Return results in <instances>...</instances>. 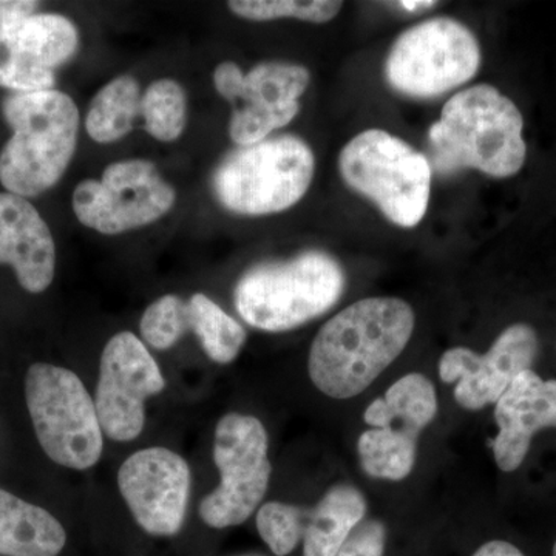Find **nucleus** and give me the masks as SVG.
<instances>
[{
    "mask_svg": "<svg viewBox=\"0 0 556 556\" xmlns=\"http://www.w3.org/2000/svg\"><path fill=\"white\" fill-rule=\"evenodd\" d=\"M493 456L500 470L510 473L525 463L538 431L556 428V380H543L533 369L514 379L495 404Z\"/></svg>",
    "mask_w": 556,
    "mask_h": 556,
    "instance_id": "obj_16",
    "label": "nucleus"
},
{
    "mask_svg": "<svg viewBox=\"0 0 556 556\" xmlns=\"http://www.w3.org/2000/svg\"><path fill=\"white\" fill-rule=\"evenodd\" d=\"M481 47L475 33L453 17H433L402 33L388 51L391 89L415 100H431L477 76Z\"/></svg>",
    "mask_w": 556,
    "mask_h": 556,
    "instance_id": "obj_8",
    "label": "nucleus"
},
{
    "mask_svg": "<svg viewBox=\"0 0 556 556\" xmlns=\"http://www.w3.org/2000/svg\"><path fill=\"white\" fill-rule=\"evenodd\" d=\"M262 540L278 556L291 554L302 540V507L292 504H263L257 514Z\"/></svg>",
    "mask_w": 556,
    "mask_h": 556,
    "instance_id": "obj_27",
    "label": "nucleus"
},
{
    "mask_svg": "<svg viewBox=\"0 0 556 556\" xmlns=\"http://www.w3.org/2000/svg\"><path fill=\"white\" fill-rule=\"evenodd\" d=\"M309 83V70L292 62H262L247 75L236 62L218 64L215 89L233 109L230 139L239 148H247L287 127L299 115L300 98Z\"/></svg>",
    "mask_w": 556,
    "mask_h": 556,
    "instance_id": "obj_10",
    "label": "nucleus"
},
{
    "mask_svg": "<svg viewBox=\"0 0 556 556\" xmlns=\"http://www.w3.org/2000/svg\"><path fill=\"white\" fill-rule=\"evenodd\" d=\"M72 201L84 226L119 236L164 217L174 207L177 192L155 164L137 159L109 164L100 179H84Z\"/></svg>",
    "mask_w": 556,
    "mask_h": 556,
    "instance_id": "obj_11",
    "label": "nucleus"
},
{
    "mask_svg": "<svg viewBox=\"0 0 556 556\" xmlns=\"http://www.w3.org/2000/svg\"><path fill=\"white\" fill-rule=\"evenodd\" d=\"M316 172L313 150L295 135H280L229 152L212 177L215 199L233 214L262 217L298 204Z\"/></svg>",
    "mask_w": 556,
    "mask_h": 556,
    "instance_id": "obj_5",
    "label": "nucleus"
},
{
    "mask_svg": "<svg viewBox=\"0 0 556 556\" xmlns=\"http://www.w3.org/2000/svg\"><path fill=\"white\" fill-rule=\"evenodd\" d=\"M79 33L61 14L0 24V87L14 93L53 90L54 70L75 56Z\"/></svg>",
    "mask_w": 556,
    "mask_h": 556,
    "instance_id": "obj_14",
    "label": "nucleus"
},
{
    "mask_svg": "<svg viewBox=\"0 0 556 556\" xmlns=\"http://www.w3.org/2000/svg\"><path fill=\"white\" fill-rule=\"evenodd\" d=\"M13 135L0 152V185L30 199L53 188L75 155L79 134L76 102L58 90L13 93L2 102Z\"/></svg>",
    "mask_w": 556,
    "mask_h": 556,
    "instance_id": "obj_3",
    "label": "nucleus"
},
{
    "mask_svg": "<svg viewBox=\"0 0 556 556\" xmlns=\"http://www.w3.org/2000/svg\"><path fill=\"white\" fill-rule=\"evenodd\" d=\"M473 556H526L514 544L507 541L493 540L478 548Z\"/></svg>",
    "mask_w": 556,
    "mask_h": 556,
    "instance_id": "obj_30",
    "label": "nucleus"
},
{
    "mask_svg": "<svg viewBox=\"0 0 556 556\" xmlns=\"http://www.w3.org/2000/svg\"><path fill=\"white\" fill-rule=\"evenodd\" d=\"M0 265L11 266L31 294L49 289L56 273L49 225L30 201L10 192L0 193Z\"/></svg>",
    "mask_w": 556,
    "mask_h": 556,
    "instance_id": "obj_17",
    "label": "nucleus"
},
{
    "mask_svg": "<svg viewBox=\"0 0 556 556\" xmlns=\"http://www.w3.org/2000/svg\"><path fill=\"white\" fill-rule=\"evenodd\" d=\"M229 10L243 20L266 22L292 17L311 24H327L342 10L334 0H232Z\"/></svg>",
    "mask_w": 556,
    "mask_h": 556,
    "instance_id": "obj_25",
    "label": "nucleus"
},
{
    "mask_svg": "<svg viewBox=\"0 0 556 556\" xmlns=\"http://www.w3.org/2000/svg\"><path fill=\"white\" fill-rule=\"evenodd\" d=\"M268 452V433L257 417L229 413L219 419L214 438L219 485L201 501L204 525L240 526L257 510L273 473Z\"/></svg>",
    "mask_w": 556,
    "mask_h": 556,
    "instance_id": "obj_9",
    "label": "nucleus"
},
{
    "mask_svg": "<svg viewBox=\"0 0 556 556\" xmlns=\"http://www.w3.org/2000/svg\"><path fill=\"white\" fill-rule=\"evenodd\" d=\"M345 285L338 260L309 249L292 258L252 266L240 277L233 300L252 328L283 332L328 313L342 298Z\"/></svg>",
    "mask_w": 556,
    "mask_h": 556,
    "instance_id": "obj_4",
    "label": "nucleus"
},
{
    "mask_svg": "<svg viewBox=\"0 0 556 556\" xmlns=\"http://www.w3.org/2000/svg\"><path fill=\"white\" fill-rule=\"evenodd\" d=\"M188 316L189 331L199 338L208 358L222 365L236 361L247 342V331L236 318L201 292L188 300Z\"/></svg>",
    "mask_w": 556,
    "mask_h": 556,
    "instance_id": "obj_22",
    "label": "nucleus"
},
{
    "mask_svg": "<svg viewBox=\"0 0 556 556\" xmlns=\"http://www.w3.org/2000/svg\"><path fill=\"white\" fill-rule=\"evenodd\" d=\"M142 342L164 351L177 345L189 332L188 302L175 294H166L149 306L139 324Z\"/></svg>",
    "mask_w": 556,
    "mask_h": 556,
    "instance_id": "obj_26",
    "label": "nucleus"
},
{
    "mask_svg": "<svg viewBox=\"0 0 556 556\" xmlns=\"http://www.w3.org/2000/svg\"><path fill=\"white\" fill-rule=\"evenodd\" d=\"M139 116L150 137L161 142L177 141L188 121L185 89L174 79L155 80L142 93Z\"/></svg>",
    "mask_w": 556,
    "mask_h": 556,
    "instance_id": "obj_24",
    "label": "nucleus"
},
{
    "mask_svg": "<svg viewBox=\"0 0 556 556\" xmlns=\"http://www.w3.org/2000/svg\"><path fill=\"white\" fill-rule=\"evenodd\" d=\"M166 379L148 346L134 332L113 336L102 351L94 405L102 431L116 442L141 434L144 404L163 393Z\"/></svg>",
    "mask_w": 556,
    "mask_h": 556,
    "instance_id": "obj_12",
    "label": "nucleus"
},
{
    "mask_svg": "<svg viewBox=\"0 0 556 556\" xmlns=\"http://www.w3.org/2000/svg\"><path fill=\"white\" fill-rule=\"evenodd\" d=\"M538 354L535 329L515 324L504 329L485 354L456 346L439 361V378L456 383L455 399L460 407L478 412L495 405L497 399L526 369H532Z\"/></svg>",
    "mask_w": 556,
    "mask_h": 556,
    "instance_id": "obj_15",
    "label": "nucleus"
},
{
    "mask_svg": "<svg viewBox=\"0 0 556 556\" xmlns=\"http://www.w3.org/2000/svg\"><path fill=\"white\" fill-rule=\"evenodd\" d=\"M438 413L437 390L427 376H404L365 409L364 420L371 428H394L419 438Z\"/></svg>",
    "mask_w": 556,
    "mask_h": 556,
    "instance_id": "obj_20",
    "label": "nucleus"
},
{
    "mask_svg": "<svg viewBox=\"0 0 556 556\" xmlns=\"http://www.w3.org/2000/svg\"><path fill=\"white\" fill-rule=\"evenodd\" d=\"M141 89L131 76L110 80L91 100L86 130L100 144L118 141L134 129L141 112Z\"/></svg>",
    "mask_w": 556,
    "mask_h": 556,
    "instance_id": "obj_21",
    "label": "nucleus"
},
{
    "mask_svg": "<svg viewBox=\"0 0 556 556\" xmlns=\"http://www.w3.org/2000/svg\"><path fill=\"white\" fill-rule=\"evenodd\" d=\"M25 401L40 447L58 466L89 470L104 450L94 399L64 367L35 364L25 376Z\"/></svg>",
    "mask_w": 556,
    "mask_h": 556,
    "instance_id": "obj_7",
    "label": "nucleus"
},
{
    "mask_svg": "<svg viewBox=\"0 0 556 556\" xmlns=\"http://www.w3.org/2000/svg\"><path fill=\"white\" fill-rule=\"evenodd\" d=\"M357 450L369 477L402 481L415 467L417 438L394 428H369L358 438Z\"/></svg>",
    "mask_w": 556,
    "mask_h": 556,
    "instance_id": "obj_23",
    "label": "nucleus"
},
{
    "mask_svg": "<svg viewBox=\"0 0 556 556\" xmlns=\"http://www.w3.org/2000/svg\"><path fill=\"white\" fill-rule=\"evenodd\" d=\"M121 496L150 535H177L185 525L190 495L188 463L169 448L139 450L118 471Z\"/></svg>",
    "mask_w": 556,
    "mask_h": 556,
    "instance_id": "obj_13",
    "label": "nucleus"
},
{
    "mask_svg": "<svg viewBox=\"0 0 556 556\" xmlns=\"http://www.w3.org/2000/svg\"><path fill=\"white\" fill-rule=\"evenodd\" d=\"M525 119L510 98L490 84L453 94L428 130L431 169L452 175L463 169L493 178L517 175L526 163Z\"/></svg>",
    "mask_w": 556,
    "mask_h": 556,
    "instance_id": "obj_2",
    "label": "nucleus"
},
{
    "mask_svg": "<svg viewBox=\"0 0 556 556\" xmlns=\"http://www.w3.org/2000/svg\"><path fill=\"white\" fill-rule=\"evenodd\" d=\"M386 540V526L378 519H365L348 536L338 556H383Z\"/></svg>",
    "mask_w": 556,
    "mask_h": 556,
    "instance_id": "obj_28",
    "label": "nucleus"
},
{
    "mask_svg": "<svg viewBox=\"0 0 556 556\" xmlns=\"http://www.w3.org/2000/svg\"><path fill=\"white\" fill-rule=\"evenodd\" d=\"M38 7L33 0H0V24L33 16Z\"/></svg>",
    "mask_w": 556,
    "mask_h": 556,
    "instance_id": "obj_29",
    "label": "nucleus"
},
{
    "mask_svg": "<svg viewBox=\"0 0 556 556\" xmlns=\"http://www.w3.org/2000/svg\"><path fill=\"white\" fill-rule=\"evenodd\" d=\"M437 3L438 2H431V0H428V2L416 0V2H397V5L407 11H420L431 9V7L437 5Z\"/></svg>",
    "mask_w": 556,
    "mask_h": 556,
    "instance_id": "obj_31",
    "label": "nucleus"
},
{
    "mask_svg": "<svg viewBox=\"0 0 556 556\" xmlns=\"http://www.w3.org/2000/svg\"><path fill=\"white\" fill-rule=\"evenodd\" d=\"M415 324L405 300L369 298L346 306L313 340L308 372L314 387L339 401L364 393L407 348Z\"/></svg>",
    "mask_w": 556,
    "mask_h": 556,
    "instance_id": "obj_1",
    "label": "nucleus"
},
{
    "mask_svg": "<svg viewBox=\"0 0 556 556\" xmlns=\"http://www.w3.org/2000/svg\"><path fill=\"white\" fill-rule=\"evenodd\" d=\"M64 527L46 508L0 489V556H58Z\"/></svg>",
    "mask_w": 556,
    "mask_h": 556,
    "instance_id": "obj_19",
    "label": "nucleus"
},
{
    "mask_svg": "<svg viewBox=\"0 0 556 556\" xmlns=\"http://www.w3.org/2000/svg\"><path fill=\"white\" fill-rule=\"evenodd\" d=\"M339 172L348 188L394 225L415 228L426 217L433 169L404 139L380 129L361 131L340 150Z\"/></svg>",
    "mask_w": 556,
    "mask_h": 556,
    "instance_id": "obj_6",
    "label": "nucleus"
},
{
    "mask_svg": "<svg viewBox=\"0 0 556 556\" xmlns=\"http://www.w3.org/2000/svg\"><path fill=\"white\" fill-rule=\"evenodd\" d=\"M365 514L367 500L361 490L348 484L331 486L317 506L302 507L303 556H338Z\"/></svg>",
    "mask_w": 556,
    "mask_h": 556,
    "instance_id": "obj_18",
    "label": "nucleus"
},
{
    "mask_svg": "<svg viewBox=\"0 0 556 556\" xmlns=\"http://www.w3.org/2000/svg\"><path fill=\"white\" fill-rule=\"evenodd\" d=\"M554 556H556V541H555V546H554Z\"/></svg>",
    "mask_w": 556,
    "mask_h": 556,
    "instance_id": "obj_32",
    "label": "nucleus"
}]
</instances>
